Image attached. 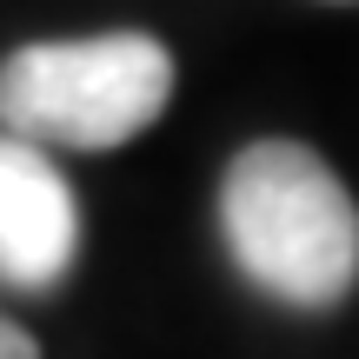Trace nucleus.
Segmentation results:
<instances>
[{
	"label": "nucleus",
	"mask_w": 359,
	"mask_h": 359,
	"mask_svg": "<svg viewBox=\"0 0 359 359\" xmlns=\"http://www.w3.org/2000/svg\"><path fill=\"white\" fill-rule=\"evenodd\" d=\"M226 253L286 306H339L359 280V206L313 147L253 140L219 187Z\"/></svg>",
	"instance_id": "obj_1"
},
{
	"label": "nucleus",
	"mask_w": 359,
	"mask_h": 359,
	"mask_svg": "<svg viewBox=\"0 0 359 359\" xmlns=\"http://www.w3.org/2000/svg\"><path fill=\"white\" fill-rule=\"evenodd\" d=\"M0 359H40L34 333H27V326H13V320H0Z\"/></svg>",
	"instance_id": "obj_4"
},
{
	"label": "nucleus",
	"mask_w": 359,
	"mask_h": 359,
	"mask_svg": "<svg viewBox=\"0 0 359 359\" xmlns=\"http://www.w3.org/2000/svg\"><path fill=\"white\" fill-rule=\"evenodd\" d=\"M173 53L154 34L40 40L0 60V127L34 147L107 154L167 114Z\"/></svg>",
	"instance_id": "obj_2"
},
{
	"label": "nucleus",
	"mask_w": 359,
	"mask_h": 359,
	"mask_svg": "<svg viewBox=\"0 0 359 359\" xmlns=\"http://www.w3.org/2000/svg\"><path fill=\"white\" fill-rule=\"evenodd\" d=\"M80 259V200L67 173L20 133H0V280L47 293Z\"/></svg>",
	"instance_id": "obj_3"
}]
</instances>
